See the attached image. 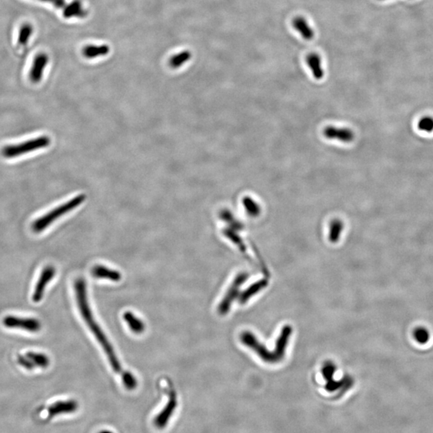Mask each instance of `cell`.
<instances>
[{
	"instance_id": "1",
	"label": "cell",
	"mask_w": 433,
	"mask_h": 433,
	"mask_svg": "<svg viewBox=\"0 0 433 433\" xmlns=\"http://www.w3.org/2000/svg\"><path fill=\"white\" fill-rule=\"evenodd\" d=\"M75 294H76V302L84 322L86 323L91 332H93L98 343L100 344L105 352L106 356L108 358V362L110 363L112 370L117 374L121 375L124 370L121 367L117 354L115 352L112 345L104 334V332L102 331L100 326L96 322L93 316V311L91 310L88 300L86 283L83 278H78L75 282Z\"/></svg>"
},
{
	"instance_id": "2",
	"label": "cell",
	"mask_w": 433,
	"mask_h": 433,
	"mask_svg": "<svg viewBox=\"0 0 433 433\" xmlns=\"http://www.w3.org/2000/svg\"><path fill=\"white\" fill-rule=\"evenodd\" d=\"M84 200H85V195L81 194L75 197L71 200H69L65 204L56 207V209H52L48 213H46L45 215L42 216L33 222V231L35 233H40L51 226L55 221L79 206L81 203L84 202Z\"/></svg>"
},
{
	"instance_id": "3",
	"label": "cell",
	"mask_w": 433,
	"mask_h": 433,
	"mask_svg": "<svg viewBox=\"0 0 433 433\" xmlns=\"http://www.w3.org/2000/svg\"><path fill=\"white\" fill-rule=\"evenodd\" d=\"M51 139L48 136H41L17 144H11L3 147L2 154L6 158H17L25 153L35 151L49 146Z\"/></svg>"
},
{
	"instance_id": "4",
	"label": "cell",
	"mask_w": 433,
	"mask_h": 433,
	"mask_svg": "<svg viewBox=\"0 0 433 433\" xmlns=\"http://www.w3.org/2000/svg\"><path fill=\"white\" fill-rule=\"evenodd\" d=\"M3 325L7 328L22 329L29 332H38L41 329V323L33 318H22V317L8 315L2 320Z\"/></svg>"
},
{
	"instance_id": "5",
	"label": "cell",
	"mask_w": 433,
	"mask_h": 433,
	"mask_svg": "<svg viewBox=\"0 0 433 433\" xmlns=\"http://www.w3.org/2000/svg\"><path fill=\"white\" fill-rule=\"evenodd\" d=\"M248 275L246 274H240L236 277L231 287L229 289L226 296L223 298L222 302L218 306V312L220 315H226L231 309V305L233 303V300L238 296L239 288L243 282L247 279Z\"/></svg>"
},
{
	"instance_id": "6",
	"label": "cell",
	"mask_w": 433,
	"mask_h": 433,
	"mask_svg": "<svg viewBox=\"0 0 433 433\" xmlns=\"http://www.w3.org/2000/svg\"><path fill=\"white\" fill-rule=\"evenodd\" d=\"M177 395L174 391H172L169 395L168 402L163 407V409L158 414V416H156L155 420H154V425L158 429H164L168 425L171 417L177 408Z\"/></svg>"
},
{
	"instance_id": "7",
	"label": "cell",
	"mask_w": 433,
	"mask_h": 433,
	"mask_svg": "<svg viewBox=\"0 0 433 433\" xmlns=\"http://www.w3.org/2000/svg\"><path fill=\"white\" fill-rule=\"evenodd\" d=\"M56 274V269L52 266H48L43 269L41 274L39 276V280L34 287L33 300L34 302H39L43 299L46 287L51 281L54 278Z\"/></svg>"
},
{
	"instance_id": "8",
	"label": "cell",
	"mask_w": 433,
	"mask_h": 433,
	"mask_svg": "<svg viewBox=\"0 0 433 433\" xmlns=\"http://www.w3.org/2000/svg\"><path fill=\"white\" fill-rule=\"evenodd\" d=\"M323 133V136L327 139L338 140L339 142L351 143L355 139V133L348 128L329 125L324 129Z\"/></svg>"
},
{
	"instance_id": "9",
	"label": "cell",
	"mask_w": 433,
	"mask_h": 433,
	"mask_svg": "<svg viewBox=\"0 0 433 433\" xmlns=\"http://www.w3.org/2000/svg\"><path fill=\"white\" fill-rule=\"evenodd\" d=\"M78 407L79 404L74 400L57 401L48 407V418H54L55 416H61L64 414L74 413L77 411Z\"/></svg>"
},
{
	"instance_id": "10",
	"label": "cell",
	"mask_w": 433,
	"mask_h": 433,
	"mask_svg": "<svg viewBox=\"0 0 433 433\" xmlns=\"http://www.w3.org/2000/svg\"><path fill=\"white\" fill-rule=\"evenodd\" d=\"M48 56L44 53L37 55L33 62V67L31 68L29 77L32 82L34 84L40 82L43 77V70L48 65Z\"/></svg>"
},
{
	"instance_id": "11",
	"label": "cell",
	"mask_w": 433,
	"mask_h": 433,
	"mask_svg": "<svg viewBox=\"0 0 433 433\" xmlns=\"http://www.w3.org/2000/svg\"><path fill=\"white\" fill-rule=\"evenodd\" d=\"M88 15V11L83 8L82 2L80 0H74L68 5H65L63 11V15L66 19L78 17L84 18Z\"/></svg>"
},
{
	"instance_id": "12",
	"label": "cell",
	"mask_w": 433,
	"mask_h": 433,
	"mask_svg": "<svg viewBox=\"0 0 433 433\" xmlns=\"http://www.w3.org/2000/svg\"><path fill=\"white\" fill-rule=\"evenodd\" d=\"M92 274L95 278L108 279L114 282H117L121 279V274H120V272L106 267L104 266H96L92 270Z\"/></svg>"
},
{
	"instance_id": "13",
	"label": "cell",
	"mask_w": 433,
	"mask_h": 433,
	"mask_svg": "<svg viewBox=\"0 0 433 433\" xmlns=\"http://www.w3.org/2000/svg\"><path fill=\"white\" fill-rule=\"evenodd\" d=\"M306 64L312 72L313 76L316 80H321L324 76L322 61L320 56L316 53H311L306 57Z\"/></svg>"
},
{
	"instance_id": "14",
	"label": "cell",
	"mask_w": 433,
	"mask_h": 433,
	"mask_svg": "<svg viewBox=\"0 0 433 433\" xmlns=\"http://www.w3.org/2000/svg\"><path fill=\"white\" fill-rule=\"evenodd\" d=\"M292 24H293L294 28L303 37L304 39L310 40L313 39L314 32L303 17L298 16V17L295 18L292 22Z\"/></svg>"
},
{
	"instance_id": "15",
	"label": "cell",
	"mask_w": 433,
	"mask_h": 433,
	"mask_svg": "<svg viewBox=\"0 0 433 433\" xmlns=\"http://www.w3.org/2000/svg\"><path fill=\"white\" fill-rule=\"evenodd\" d=\"M124 319H125V323H127V325L129 326L130 330L133 333L140 334L145 329V326H144L142 320H140L139 318H137L136 315H134L130 311H127L124 314Z\"/></svg>"
},
{
	"instance_id": "16",
	"label": "cell",
	"mask_w": 433,
	"mask_h": 433,
	"mask_svg": "<svg viewBox=\"0 0 433 433\" xmlns=\"http://www.w3.org/2000/svg\"><path fill=\"white\" fill-rule=\"evenodd\" d=\"M110 48L106 44L100 46L88 45L83 48V55L87 59H94L108 54Z\"/></svg>"
},
{
	"instance_id": "17",
	"label": "cell",
	"mask_w": 433,
	"mask_h": 433,
	"mask_svg": "<svg viewBox=\"0 0 433 433\" xmlns=\"http://www.w3.org/2000/svg\"><path fill=\"white\" fill-rule=\"evenodd\" d=\"M26 356L34 364L35 366L46 368V367H48L49 366V358L46 356V355H44V354L29 351V352L26 353Z\"/></svg>"
},
{
	"instance_id": "18",
	"label": "cell",
	"mask_w": 433,
	"mask_h": 433,
	"mask_svg": "<svg viewBox=\"0 0 433 433\" xmlns=\"http://www.w3.org/2000/svg\"><path fill=\"white\" fill-rule=\"evenodd\" d=\"M243 206L245 207L248 214L252 217H258L261 213V206L259 203L254 200L252 198L246 197L242 200Z\"/></svg>"
},
{
	"instance_id": "19",
	"label": "cell",
	"mask_w": 433,
	"mask_h": 433,
	"mask_svg": "<svg viewBox=\"0 0 433 433\" xmlns=\"http://www.w3.org/2000/svg\"><path fill=\"white\" fill-rule=\"evenodd\" d=\"M343 231V223L339 219H334L330 224V233L329 239L332 242H336L340 238L341 234Z\"/></svg>"
},
{
	"instance_id": "20",
	"label": "cell",
	"mask_w": 433,
	"mask_h": 433,
	"mask_svg": "<svg viewBox=\"0 0 433 433\" xmlns=\"http://www.w3.org/2000/svg\"><path fill=\"white\" fill-rule=\"evenodd\" d=\"M266 286V282L265 280L259 281L255 284H253L240 296V302L241 303H245L250 297H252L255 294L258 293L261 289L265 287Z\"/></svg>"
},
{
	"instance_id": "21",
	"label": "cell",
	"mask_w": 433,
	"mask_h": 433,
	"mask_svg": "<svg viewBox=\"0 0 433 433\" xmlns=\"http://www.w3.org/2000/svg\"><path fill=\"white\" fill-rule=\"evenodd\" d=\"M190 58H191V53L190 51H183L171 57L169 65L173 68H177L182 66L185 63L190 61Z\"/></svg>"
},
{
	"instance_id": "22",
	"label": "cell",
	"mask_w": 433,
	"mask_h": 433,
	"mask_svg": "<svg viewBox=\"0 0 433 433\" xmlns=\"http://www.w3.org/2000/svg\"><path fill=\"white\" fill-rule=\"evenodd\" d=\"M33 33V27L30 24H24L20 28L18 43L20 45L24 46L28 43V40Z\"/></svg>"
},
{
	"instance_id": "23",
	"label": "cell",
	"mask_w": 433,
	"mask_h": 433,
	"mask_svg": "<svg viewBox=\"0 0 433 433\" xmlns=\"http://www.w3.org/2000/svg\"><path fill=\"white\" fill-rule=\"evenodd\" d=\"M413 337L415 340L420 344H426L430 338V334L426 328L420 327V328H416L414 330Z\"/></svg>"
},
{
	"instance_id": "24",
	"label": "cell",
	"mask_w": 433,
	"mask_h": 433,
	"mask_svg": "<svg viewBox=\"0 0 433 433\" xmlns=\"http://www.w3.org/2000/svg\"><path fill=\"white\" fill-rule=\"evenodd\" d=\"M121 375L125 388L129 390H133L136 388L137 380L130 371H124Z\"/></svg>"
},
{
	"instance_id": "25",
	"label": "cell",
	"mask_w": 433,
	"mask_h": 433,
	"mask_svg": "<svg viewBox=\"0 0 433 433\" xmlns=\"http://www.w3.org/2000/svg\"><path fill=\"white\" fill-rule=\"evenodd\" d=\"M419 130L426 133L433 131V117H425L420 119L418 123Z\"/></svg>"
},
{
	"instance_id": "26",
	"label": "cell",
	"mask_w": 433,
	"mask_h": 433,
	"mask_svg": "<svg viewBox=\"0 0 433 433\" xmlns=\"http://www.w3.org/2000/svg\"><path fill=\"white\" fill-rule=\"evenodd\" d=\"M225 234L227 235V237L231 240V241L234 242L237 246H238V247L241 249V251H245L246 250V247L244 246V244H242V241L240 239V237L238 236H237L236 233H233L232 231H226L225 232Z\"/></svg>"
},
{
	"instance_id": "27",
	"label": "cell",
	"mask_w": 433,
	"mask_h": 433,
	"mask_svg": "<svg viewBox=\"0 0 433 433\" xmlns=\"http://www.w3.org/2000/svg\"><path fill=\"white\" fill-rule=\"evenodd\" d=\"M17 361L19 363V365H21L23 367L26 368L27 370H33V369L35 367L34 364L26 356H18Z\"/></svg>"
},
{
	"instance_id": "28",
	"label": "cell",
	"mask_w": 433,
	"mask_h": 433,
	"mask_svg": "<svg viewBox=\"0 0 433 433\" xmlns=\"http://www.w3.org/2000/svg\"><path fill=\"white\" fill-rule=\"evenodd\" d=\"M41 1L52 3L57 8H63L66 5L65 4V0H41Z\"/></svg>"
},
{
	"instance_id": "29",
	"label": "cell",
	"mask_w": 433,
	"mask_h": 433,
	"mask_svg": "<svg viewBox=\"0 0 433 433\" xmlns=\"http://www.w3.org/2000/svg\"><path fill=\"white\" fill-rule=\"evenodd\" d=\"M100 433H112V432H111V431H108V430H105V431H102V432H100Z\"/></svg>"
}]
</instances>
